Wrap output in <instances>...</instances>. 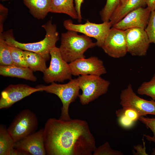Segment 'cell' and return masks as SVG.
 <instances>
[{
  "label": "cell",
  "instance_id": "1",
  "mask_svg": "<svg viewBox=\"0 0 155 155\" xmlns=\"http://www.w3.org/2000/svg\"><path fill=\"white\" fill-rule=\"evenodd\" d=\"M43 136L48 155H91L96 148L87 122L50 118L45 123Z\"/></svg>",
  "mask_w": 155,
  "mask_h": 155
},
{
  "label": "cell",
  "instance_id": "2",
  "mask_svg": "<svg viewBox=\"0 0 155 155\" xmlns=\"http://www.w3.org/2000/svg\"><path fill=\"white\" fill-rule=\"evenodd\" d=\"M42 27L45 30L46 34L42 40L39 41L29 43H23L16 40L13 36V31L10 30L1 34L8 45L19 48L23 51L36 53L44 58L46 61L49 59L50 49L56 46V44L59 37L56 25L51 20L42 25Z\"/></svg>",
  "mask_w": 155,
  "mask_h": 155
},
{
  "label": "cell",
  "instance_id": "3",
  "mask_svg": "<svg viewBox=\"0 0 155 155\" xmlns=\"http://www.w3.org/2000/svg\"><path fill=\"white\" fill-rule=\"evenodd\" d=\"M61 44L59 48L63 59L68 63L85 57V52L89 49L96 46L90 37L78 32L68 30L62 33Z\"/></svg>",
  "mask_w": 155,
  "mask_h": 155
},
{
  "label": "cell",
  "instance_id": "4",
  "mask_svg": "<svg viewBox=\"0 0 155 155\" xmlns=\"http://www.w3.org/2000/svg\"><path fill=\"white\" fill-rule=\"evenodd\" d=\"M36 87L40 89L41 91H45L57 95L62 104L59 118L65 120L71 119L69 112V105L80 95V89L77 78L71 79L65 84H59L53 82L48 86L39 85Z\"/></svg>",
  "mask_w": 155,
  "mask_h": 155
},
{
  "label": "cell",
  "instance_id": "5",
  "mask_svg": "<svg viewBox=\"0 0 155 155\" xmlns=\"http://www.w3.org/2000/svg\"><path fill=\"white\" fill-rule=\"evenodd\" d=\"M82 93L78 97L83 105L87 104L108 91L110 83L100 77L93 75L79 76L77 78Z\"/></svg>",
  "mask_w": 155,
  "mask_h": 155
},
{
  "label": "cell",
  "instance_id": "6",
  "mask_svg": "<svg viewBox=\"0 0 155 155\" xmlns=\"http://www.w3.org/2000/svg\"><path fill=\"white\" fill-rule=\"evenodd\" d=\"M38 125L36 114L30 110L26 109L18 114L7 129L16 142L35 132Z\"/></svg>",
  "mask_w": 155,
  "mask_h": 155
},
{
  "label": "cell",
  "instance_id": "7",
  "mask_svg": "<svg viewBox=\"0 0 155 155\" xmlns=\"http://www.w3.org/2000/svg\"><path fill=\"white\" fill-rule=\"evenodd\" d=\"M50 55V65L43 73L45 82L49 83L71 80L72 74L69 64L63 59L59 48L55 46L51 48Z\"/></svg>",
  "mask_w": 155,
  "mask_h": 155
},
{
  "label": "cell",
  "instance_id": "8",
  "mask_svg": "<svg viewBox=\"0 0 155 155\" xmlns=\"http://www.w3.org/2000/svg\"><path fill=\"white\" fill-rule=\"evenodd\" d=\"M63 25L68 30L81 33L90 37L95 38L96 40V46L101 48L108 33L113 26L112 24L110 21L96 24L91 22L87 20L84 24H74L70 19L65 20Z\"/></svg>",
  "mask_w": 155,
  "mask_h": 155
},
{
  "label": "cell",
  "instance_id": "9",
  "mask_svg": "<svg viewBox=\"0 0 155 155\" xmlns=\"http://www.w3.org/2000/svg\"><path fill=\"white\" fill-rule=\"evenodd\" d=\"M120 99V104L122 108H133L141 117L149 114L155 115V101L147 100L139 97L135 93L130 84L121 91Z\"/></svg>",
  "mask_w": 155,
  "mask_h": 155
},
{
  "label": "cell",
  "instance_id": "10",
  "mask_svg": "<svg viewBox=\"0 0 155 155\" xmlns=\"http://www.w3.org/2000/svg\"><path fill=\"white\" fill-rule=\"evenodd\" d=\"M101 48L111 57L119 58L124 57L127 53L125 30L111 27Z\"/></svg>",
  "mask_w": 155,
  "mask_h": 155
},
{
  "label": "cell",
  "instance_id": "11",
  "mask_svg": "<svg viewBox=\"0 0 155 155\" xmlns=\"http://www.w3.org/2000/svg\"><path fill=\"white\" fill-rule=\"evenodd\" d=\"M125 32L127 52L133 56H145L150 43L145 29L132 28L125 30Z\"/></svg>",
  "mask_w": 155,
  "mask_h": 155
},
{
  "label": "cell",
  "instance_id": "12",
  "mask_svg": "<svg viewBox=\"0 0 155 155\" xmlns=\"http://www.w3.org/2000/svg\"><path fill=\"white\" fill-rule=\"evenodd\" d=\"M69 64L72 74L74 76L93 75L100 76L106 73L103 61L95 56L80 58Z\"/></svg>",
  "mask_w": 155,
  "mask_h": 155
},
{
  "label": "cell",
  "instance_id": "13",
  "mask_svg": "<svg viewBox=\"0 0 155 155\" xmlns=\"http://www.w3.org/2000/svg\"><path fill=\"white\" fill-rule=\"evenodd\" d=\"M41 92L39 88L24 84L10 85L1 93L0 109L8 108L16 102L32 94Z\"/></svg>",
  "mask_w": 155,
  "mask_h": 155
},
{
  "label": "cell",
  "instance_id": "14",
  "mask_svg": "<svg viewBox=\"0 0 155 155\" xmlns=\"http://www.w3.org/2000/svg\"><path fill=\"white\" fill-rule=\"evenodd\" d=\"M151 12L148 7H139L129 12L112 27L123 30L135 28L145 29Z\"/></svg>",
  "mask_w": 155,
  "mask_h": 155
},
{
  "label": "cell",
  "instance_id": "15",
  "mask_svg": "<svg viewBox=\"0 0 155 155\" xmlns=\"http://www.w3.org/2000/svg\"><path fill=\"white\" fill-rule=\"evenodd\" d=\"M43 128L15 142V148L26 155H45L46 154L43 136Z\"/></svg>",
  "mask_w": 155,
  "mask_h": 155
},
{
  "label": "cell",
  "instance_id": "16",
  "mask_svg": "<svg viewBox=\"0 0 155 155\" xmlns=\"http://www.w3.org/2000/svg\"><path fill=\"white\" fill-rule=\"evenodd\" d=\"M146 0H125L121 3L111 16L109 21L114 25L122 20L127 14L140 7H144Z\"/></svg>",
  "mask_w": 155,
  "mask_h": 155
},
{
  "label": "cell",
  "instance_id": "17",
  "mask_svg": "<svg viewBox=\"0 0 155 155\" xmlns=\"http://www.w3.org/2000/svg\"><path fill=\"white\" fill-rule=\"evenodd\" d=\"M15 142L6 126L0 125V155H26L23 151L15 148Z\"/></svg>",
  "mask_w": 155,
  "mask_h": 155
},
{
  "label": "cell",
  "instance_id": "18",
  "mask_svg": "<svg viewBox=\"0 0 155 155\" xmlns=\"http://www.w3.org/2000/svg\"><path fill=\"white\" fill-rule=\"evenodd\" d=\"M23 1L31 14L37 19H44L50 12L51 0H23Z\"/></svg>",
  "mask_w": 155,
  "mask_h": 155
},
{
  "label": "cell",
  "instance_id": "19",
  "mask_svg": "<svg viewBox=\"0 0 155 155\" xmlns=\"http://www.w3.org/2000/svg\"><path fill=\"white\" fill-rule=\"evenodd\" d=\"M33 72L28 67H20L14 65L0 66V74L1 75L35 82L37 78L34 74Z\"/></svg>",
  "mask_w": 155,
  "mask_h": 155
},
{
  "label": "cell",
  "instance_id": "20",
  "mask_svg": "<svg viewBox=\"0 0 155 155\" xmlns=\"http://www.w3.org/2000/svg\"><path fill=\"white\" fill-rule=\"evenodd\" d=\"M74 0H51L50 12L66 14L72 19H78Z\"/></svg>",
  "mask_w": 155,
  "mask_h": 155
},
{
  "label": "cell",
  "instance_id": "21",
  "mask_svg": "<svg viewBox=\"0 0 155 155\" xmlns=\"http://www.w3.org/2000/svg\"><path fill=\"white\" fill-rule=\"evenodd\" d=\"M23 54L28 67L33 71L43 73L47 68L46 61L38 54L26 51H23Z\"/></svg>",
  "mask_w": 155,
  "mask_h": 155
},
{
  "label": "cell",
  "instance_id": "22",
  "mask_svg": "<svg viewBox=\"0 0 155 155\" xmlns=\"http://www.w3.org/2000/svg\"><path fill=\"white\" fill-rule=\"evenodd\" d=\"M0 64L1 66L13 65L8 45L1 34H0Z\"/></svg>",
  "mask_w": 155,
  "mask_h": 155
},
{
  "label": "cell",
  "instance_id": "23",
  "mask_svg": "<svg viewBox=\"0 0 155 155\" xmlns=\"http://www.w3.org/2000/svg\"><path fill=\"white\" fill-rule=\"evenodd\" d=\"M120 3L121 0H106L105 5L100 12L102 20L109 21L112 14Z\"/></svg>",
  "mask_w": 155,
  "mask_h": 155
},
{
  "label": "cell",
  "instance_id": "24",
  "mask_svg": "<svg viewBox=\"0 0 155 155\" xmlns=\"http://www.w3.org/2000/svg\"><path fill=\"white\" fill-rule=\"evenodd\" d=\"M11 52L13 65L15 66L28 67L23 54V50L17 47L8 45Z\"/></svg>",
  "mask_w": 155,
  "mask_h": 155
},
{
  "label": "cell",
  "instance_id": "25",
  "mask_svg": "<svg viewBox=\"0 0 155 155\" xmlns=\"http://www.w3.org/2000/svg\"><path fill=\"white\" fill-rule=\"evenodd\" d=\"M137 93L141 95H146L155 100V73L150 80L142 83L137 90Z\"/></svg>",
  "mask_w": 155,
  "mask_h": 155
},
{
  "label": "cell",
  "instance_id": "26",
  "mask_svg": "<svg viewBox=\"0 0 155 155\" xmlns=\"http://www.w3.org/2000/svg\"><path fill=\"white\" fill-rule=\"evenodd\" d=\"M94 155H122L123 153L118 150L111 148L108 142H106L94 151Z\"/></svg>",
  "mask_w": 155,
  "mask_h": 155
},
{
  "label": "cell",
  "instance_id": "27",
  "mask_svg": "<svg viewBox=\"0 0 155 155\" xmlns=\"http://www.w3.org/2000/svg\"><path fill=\"white\" fill-rule=\"evenodd\" d=\"M145 30L150 43L155 44V9L151 11L148 23Z\"/></svg>",
  "mask_w": 155,
  "mask_h": 155
},
{
  "label": "cell",
  "instance_id": "28",
  "mask_svg": "<svg viewBox=\"0 0 155 155\" xmlns=\"http://www.w3.org/2000/svg\"><path fill=\"white\" fill-rule=\"evenodd\" d=\"M139 120L149 128L153 134L152 137L146 135H144V136L148 140L155 143V118L145 117L142 116L140 117Z\"/></svg>",
  "mask_w": 155,
  "mask_h": 155
},
{
  "label": "cell",
  "instance_id": "29",
  "mask_svg": "<svg viewBox=\"0 0 155 155\" xmlns=\"http://www.w3.org/2000/svg\"><path fill=\"white\" fill-rule=\"evenodd\" d=\"M116 115L117 117L121 115H124L134 122L139 120L141 117L136 111L128 108H123L117 110L116 112Z\"/></svg>",
  "mask_w": 155,
  "mask_h": 155
},
{
  "label": "cell",
  "instance_id": "30",
  "mask_svg": "<svg viewBox=\"0 0 155 155\" xmlns=\"http://www.w3.org/2000/svg\"><path fill=\"white\" fill-rule=\"evenodd\" d=\"M8 9L2 4H0V34L3 32V24L8 15Z\"/></svg>",
  "mask_w": 155,
  "mask_h": 155
},
{
  "label": "cell",
  "instance_id": "31",
  "mask_svg": "<svg viewBox=\"0 0 155 155\" xmlns=\"http://www.w3.org/2000/svg\"><path fill=\"white\" fill-rule=\"evenodd\" d=\"M118 121L120 125L124 128H128L133 126L134 122L124 115L118 117Z\"/></svg>",
  "mask_w": 155,
  "mask_h": 155
},
{
  "label": "cell",
  "instance_id": "32",
  "mask_svg": "<svg viewBox=\"0 0 155 155\" xmlns=\"http://www.w3.org/2000/svg\"><path fill=\"white\" fill-rule=\"evenodd\" d=\"M144 146L141 144H138L136 146H133L134 149L136 150V152H133V154L136 155H148L146 152V147L145 146V143L143 141Z\"/></svg>",
  "mask_w": 155,
  "mask_h": 155
},
{
  "label": "cell",
  "instance_id": "33",
  "mask_svg": "<svg viewBox=\"0 0 155 155\" xmlns=\"http://www.w3.org/2000/svg\"><path fill=\"white\" fill-rule=\"evenodd\" d=\"M84 0H74L75 7L78 16V22L80 23L82 21V17L81 13V8Z\"/></svg>",
  "mask_w": 155,
  "mask_h": 155
},
{
  "label": "cell",
  "instance_id": "34",
  "mask_svg": "<svg viewBox=\"0 0 155 155\" xmlns=\"http://www.w3.org/2000/svg\"><path fill=\"white\" fill-rule=\"evenodd\" d=\"M147 7L150 8L151 11L155 9V0H146Z\"/></svg>",
  "mask_w": 155,
  "mask_h": 155
},
{
  "label": "cell",
  "instance_id": "35",
  "mask_svg": "<svg viewBox=\"0 0 155 155\" xmlns=\"http://www.w3.org/2000/svg\"><path fill=\"white\" fill-rule=\"evenodd\" d=\"M125 0H121V3L123 2Z\"/></svg>",
  "mask_w": 155,
  "mask_h": 155
},
{
  "label": "cell",
  "instance_id": "36",
  "mask_svg": "<svg viewBox=\"0 0 155 155\" xmlns=\"http://www.w3.org/2000/svg\"><path fill=\"white\" fill-rule=\"evenodd\" d=\"M2 1H9L10 0H1Z\"/></svg>",
  "mask_w": 155,
  "mask_h": 155
}]
</instances>
